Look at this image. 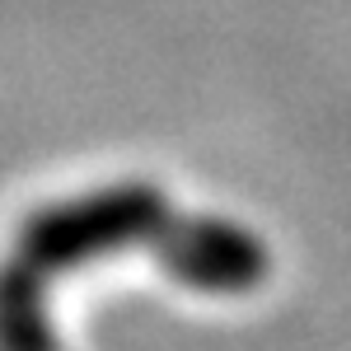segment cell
I'll return each mask as SVG.
<instances>
[{
  "label": "cell",
  "instance_id": "3957f363",
  "mask_svg": "<svg viewBox=\"0 0 351 351\" xmlns=\"http://www.w3.org/2000/svg\"><path fill=\"white\" fill-rule=\"evenodd\" d=\"M0 351H61L47 314V281L19 258L0 263Z\"/></svg>",
  "mask_w": 351,
  "mask_h": 351
},
{
  "label": "cell",
  "instance_id": "7a4b0ae2",
  "mask_svg": "<svg viewBox=\"0 0 351 351\" xmlns=\"http://www.w3.org/2000/svg\"><path fill=\"white\" fill-rule=\"evenodd\" d=\"M155 267L197 295H248L267 281L271 253L248 225L230 216L173 211L160 220L155 239L145 243Z\"/></svg>",
  "mask_w": 351,
  "mask_h": 351
},
{
  "label": "cell",
  "instance_id": "6da1fadb",
  "mask_svg": "<svg viewBox=\"0 0 351 351\" xmlns=\"http://www.w3.org/2000/svg\"><path fill=\"white\" fill-rule=\"evenodd\" d=\"M169 216V197L145 178H117L104 188L75 192L38 206L19 225L10 258H19L33 276L52 286L66 271H84L104 258L145 253L160 220Z\"/></svg>",
  "mask_w": 351,
  "mask_h": 351
}]
</instances>
